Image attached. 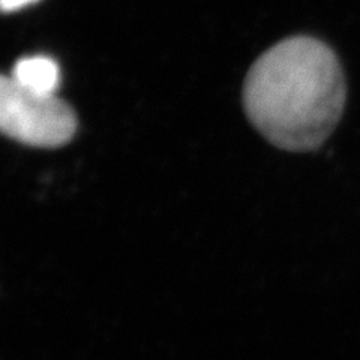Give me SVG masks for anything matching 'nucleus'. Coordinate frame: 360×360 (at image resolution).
I'll return each instance as SVG.
<instances>
[{"label":"nucleus","instance_id":"f257e3e1","mask_svg":"<svg viewBox=\"0 0 360 360\" xmlns=\"http://www.w3.org/2000/svg\"><path fill=\"white\" fill-rule=\"evenodd\" d=\"M347 99L342 66L324 42L292 37L255 60L243 105L263 137L288 152H312L330 137Z\"/></svg>","mask_w":360,"mask_h":360},{"label":"nucleus","instance_id":"f03ea898","mask_svg":"<svg viewBox=\"0 0 360 360\" xmlns=\"http://www.w3.org/2000/svg\"><path fill=\"white\" fill-rule=\"evenodd\" d=\"M0 127L11 140L39 149H58L77 131L74 110L58 95H38L4 75L0 82Z\"/></svg>","mask_w":360,"mask_h":360},{"label":"nucleus","instance_id":"7ed1b4c3","mask_svg":"<svg viewBox=\"0 0 360 360\" xmlns=\"http://www.w3.org/2000/svg\"><path fill=\"white\" fill-rule=\"evenodd\" d=\"M11 78L32 94L56 95L60 84V70L49 56H27L14 65Z\"/></svg>","mask_w":360,"mask_h":360},{"label":"nucleus","instance_id":"20e7f679","mask_svg":"<svg viewBox=\"0 0 360 360\" xmlns=\"http://www.w3.org/2000/svg\"><path fill=\"white\" fill-rule=\"evenodd\" d=\"M39 0H0V6H2L4 13H14L21 8H26L32 4H37Z\"/></svg>","mask_w":360,"mask_h":360}]
</instances>
